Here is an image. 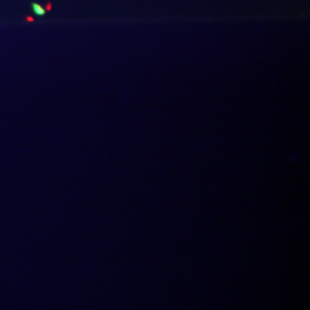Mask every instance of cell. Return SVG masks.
I'll list each match as a JSON object with an SVG mask.
<instances>
[{"label": "cell", "instance_id": "obj_1", "mask_svg": "<svg viewBox=\"0 0 310 310\" xmlns=\"http://www.w3.org/2000/svg\"><path fill=\"white\" fill-rule=\"evenodd\" d=\"M31 10H32V13L36 15V16H44L45 14H46V9L41 6V5H39V3H37V2H31Z\"/></svg>", "mask_w": 310, "mask_h": 310}]
</instances>
